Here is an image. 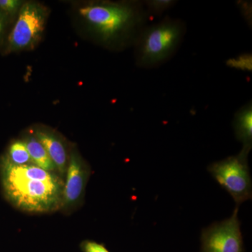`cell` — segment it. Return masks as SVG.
Listing matches in <instances>:
<instances>
[{
	"label": "cell",
	"mask_w": 252,
	"mask_h": 252,
	"mask_svg": "<svg viewBox=\"0 0 252 252\" xmlns=\"http://www.w3.org/2000/svg\"><path fill=\"white\" fill-rule=\"evenodd\" d=\"M1 185L6 199L28 212L54 211L62 205L64 182L54 173L33 163L16 165L0 160Z\"/></svg>",
	"instance_id": "obj_1"
},
{
	"label": "cell",
	"mask_w": 252,
	"mask_h": 252,
	"mask_svg": "<svg viewBox=\"0 0 252 252\" xmlns=\"http://www.w3.org/2000/svg\"><path fill=\"white\" fill-rule=\"evenodd\" d=\"M79 15L102 44L135 42L150 15L144 2L96 1L81 6Z\"/></svg>",
	"instance_id": "obj_2"
},
{
	"label": "cell",
	"mask_w": 252,
	"mask_h": 252,
	"mask_svg": "<svg viewBox=\"0 0 252 252\" xmlns=\"http://www.w3.org/2000/svg\"><path fill=\"white\" fill-rule=\"evenodd\" d=\"M183 21L166 18L142 29L135 41L137 64L143 68L160 65L175 54L185 36Z\"/></svg>",
	"instance_id": "obj_3"
},
{
	"label": "cell",
	"mask_w": 252,
	"mask_h": 252,
	"mask_svg": "<svg viewBox=\"0 0 252 252\" xmlns=\"http://www.w3.org/2000/svg\"><path fill=\"white\" fill-rule=\"evenodd\" d=\"M251 149L243 148L240 154L209 165L208 171L228 192L237 205L252 198V179L248 166Z\"/></svg>",
	"instance_id": "obj_4"
},
{
	"label": "cell",
	"mask_w": 252,
	"mask_h": 252,
	"mask_svg": "<svg viewBox=\"0 0 252 252\" xmlns=\"http://www.w3.org/2000/svg\"><path fill=\"white\" fill-rule=\"evenodd\" d=\"M48 16L47 8L42 4L34 1L24 3L8 36L6 54L34 49L41 40Z\"/></svg>",
	"instance_id": "obj_5"
},
{
	"label": "cell",
	"mask_w": 252,
	"mask_h": 252,
	"mask_svg": "<svg viewBox=\"0 0 252 252\" xmlns=\"http://www.w3.org/2000/svg\"><path fill=\"white\" fill-rule=\"evenodd\" d=\"M238 207L228 220L203 230L202 252H243V241L238 220Z\"/></svg>",
	"instance_id": "obj_6"
},
{
	"label": "cell",
	"mask_w": 252,
	"mask_h": 252,
	"mask_svg": "<svg viewBox=\"0 0 252 252\" xmlns=\"http://www.w3.org/2000/svg\"><path fill=\"white\" fill-rule=\"evenodd\" d=\"M66 181L63 187L62 206H74L79 201L89 178V171L83 159L73 151L68 161Z\"/></svg>",
	"instance_id": "obj_7"
},
{
	"label": "cell",
	"mask_w": 252,
	"mask_h": 252,
	"mask_svg": "<svg viewBox=\"0 0 252 252\" xmlns=\"http://www.w3.org/2000/svg\"><path fill=\"white\" fill-rule=\"evenodd\" d=\"M34 136L44 146L51 160L54 162L56 170L61 176H64L67 172L69 160L62 140L54 132L41 129L34 132Z\"/></svg>",
	"instance_id": "obj_8"
},
{
	"label": "cell",
	"mask_w": 252,
	"mask_h": 252,
	"mask_svg": "<svg viewBox=\"0 0 252 252\" xmlns=\"http://www.w3.org/2000/svg\"><path fill=\"white\" fill-rule=\"evenodd\" d=\"M233 128L237 139L243 144L244 148L252 149V105L251 102L238 109L235 114Z\"/></svg>",
	"instance_id": "obj_9"
},
{
	"label": "cell",
	"mask_w": 252,
	"mask_h": 252,
	"mask_svg": "<svg viewBox=\"0 0 252 252\" xmlns=\"http://www.w3.org/2000/svg\"><path fill=\"white\" fill-rule=\"evenodd\" d=\"M31 157L32 162L36 166L44 169L46 171L54 172L56 170L54 162L44 146L36 139L35 136H28L23 140Z\"/></svg>",
	"instance_id": "obj_10"
},
{
	"label": "cell",
	"mask_w": 252,
	"mask_h": 252,
	"mask_svg": "<svg viewBox=\"0 0 252 252\" xmlns=\"http://www.w3.org/2000/svg\"><path fill=\"white\" fill-rule=\"evenodd\" d=\"M5 157L14 165H25L32 163L23 140H16L11 143Z\"/></svg>",
	"instance_id": "obj_11"
},
{
	"label": "cell",
	"mask_w": 252,
	"mask_h": 252,
	"mask_svg": "<svg viewBox=\"0 0 252 252\" xmlns=\"http://www.w3.org/2000/svg\"><path fill=\"white\" fill-rule=\"evenodd\" d=\"M146 9L149 15L158 16L170 9L173 5L176 4V1L173 0H149L144 1Z\"/></svg>",
	"instance_id": "obj_12"
},
{
	"label": "cell",
	"mask_w": 252,
	"mask_h": 252,
	"mask_svg": "<svg viewBox=\"0 0 252 252\" xmlns=\"http://www.w3.org/2000/svg\"><path fill=\"white\" fill-rule=\"evenodd\" d=\"M23 4L21 0H0V10L9 17L18 14Z\"/></svg>",
	"instance_id": "obj_13"
},
{
	"label": "cell",
	"mask_w": 252,
	"mask_h": 252,
	"mask_svg": "<svg viewBox=\"0 0 252 252\" xmlns=\"http://www.w3.org/2000/svg\"><path fill=\"white\" fill-rule=\"evenodd\" d=\"M81 250L84 252H109L102 244L86 240L81 244Z\"/></svg>",
	"instance_id": "obj_14"
},
{
	"label": "cell",
	"mask_w": 252,
	"mask_h": 252,
	"mask_svg": "<svg viewBox=\"0 0 252 252\" xmlns=\"http://www.w3.org/2000/svg\"><path fill=\"white\" fill-rule=\"evenodd\" d=\"M8 21H9V17L0 10V41L4 36Z\"/></svg>",
	"instance_id": "obj_15"
}]
</instances>
